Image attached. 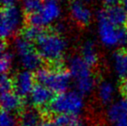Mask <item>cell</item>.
<instances>
[{"label":"cell","instance_id":"15","mask_svg":"<svg viewBox=\"0 0 127 126\" xmlns=\"http://www.w3.org/2000/svg\"><path fill=\"white\" fill-rule=\"evenodd\" d=\"M107 115L109 121L113 124L123 120H127V98H121L112 103L108 109Z\"/></svg>","mask_w":127,"mask_h":126},{"label":"cell","instance_id":"1","mask_svg":"<svg viewBox=\"0 0 127 126\" xmlns=\"http://www.w3.org/2000/svg\"><path fill=\"white\" fill-rule=\"evenodd\" d=\"M34 77L37 84L45 85L58 94L68 91L72 78L69 70H65L61 64L40 68L34 72Z\"/></svg>","mask_w":127,"mask_h":126},{"label":"cell","instance_id":"7","mask_svg":"<svg viewBox=\"0 0 127 126\" xmlns=\"http://www.w3.org/2000/svg\"><path fill=\"white\" fill-rule=\"evenodd\" d=\"M53 92L49 88L36 83L32 93L30 94V99L32 107L40 109L44 113V110H47L53 98Z\"/></svg>","mask_w":127,"mask_h":126},{"label":"cell","instance_id":"10","mask_svg":"<svg viewBox=\"0 0 127 126\" xmlns=\"http://www.w3.org/2000/svg\"><path fill=\"white\" fill-rule=\"evenodd\" d=\"M71 17L78 25L86 26L90 23L92 13L82 0H73L70 5Z\"/></svg>","mask_w":127,"mask_h":126},{"label":"cell","instance_id":"22","mask_svg":"<svg viewBox=\"0 0 127 126\" xmlns=\"http://www.w3.org/2000/svg\"><path fill=\"white\" fill-rule=\"evenodd\" d=\"M13 61V55L8 50H5L2 52L1 55V60H0V70L2 74H6L8 72L12 66Z\"/></svg>","mask_w":127,"mask_h":126},{"label":"cell","instance_id":"26","mask_svg":"<svg viewBox=\"0 0 127 126\" xmlns=\"http://www.w3.org/2000/svg\"><path fill=\"white\" fill-rule=\"evenodd\" d=\"M121 0H103V3L106 6V7H113V6L118 5V3Z\"/></svg>","mask_w":127,"mask_h":126},{"label":"cell","instance_id":"11","mask_svg":"<svg viewBox=\"0 0 127 126\" xmlns=\"http://www.w3.org/2000/svg\"><path fill=\"white\" fill-rule=\"evenodd\" d=\"M44 113L34 107L25 108L20 112L19 125L20 126H39L44 119Z\"/></svg>","mask_w":127,"mask_h":126},{"label":"cell","instance_id":"2","mask_svg":"<svg viewBox=\"0 0 127 126\" xmlns=\"http://www.w3.org/2000/svg\"><path fill=\"white\" fill-rule=\"evenodd\" d=\"M36 50L43 60L49 65L61 64L66 49V42L60 34L55 32H45L35 42Z\"/></svg>","mask_w":127,"mask_h":126},{"label":"cell","instance_id":"25","mask_svg":"<svg viewBox=\"0 0 127 126\" xmlns=\"http://www.w3.org/2000/svg\"><path fill=\"white\" fill-rule=\"evenodd\" d=\"M120 90L124 97L127 98V78L122 79V82L120 84Z\"/></svg>","mask_w":127,"mask_h":126},{"label":"cell","instance_id":"13","mask_svg":"<svg viewBox=\"0 0 127 126\" xmlns=\"http://www.w3.org/2000/svg\"><path fill=\"white\" fill-rule=\"evenodd\" d=\"M23 100L21 95H19L16 92H8L1 95V106L2 110L8 112H21L23 108Z\"/></svg>","mask_w":127,"mask_h":126},{"label":"cell","instance_id":"24","mask_svg":"<svg viewBox=\"0 0 127 126\" xmlns=\"http://www.w3.org/2000/svg\"><path fill=\"white\" fill-rule=\"evenodd\" d=\"M1 126H17L19 122L11 112L2 110L1 112Z\"/></svg>","mask_w":127,"mask_h":126},{"label":"cell","instance_id":"4","mask_svg":"<svg viewBox=\"0 0 127 126\" xmlns=\"http://www.w3.org/2000/svg\"><path fill=\"white\" fill-rule=\"evenodd\" d=\"M22 10L15 5L3 7L1 10L0 32L2 40H7L19 32L22 25Z\"/></svg>","mask_w":127,"mask_h":126},{"label":"cell","instance_id":"29","mask_svg":"<svg viewBox=\"0 0 127 126\" xmlns=\"http://www.w3.org/2000/svg\"><path fill=\"white\" fill-rule=\"evenodd\" d=\"M121 2H122V5H123V7L125 8L127 10V0H121Z\"/></svg>","mask_w":127,"mask_h":126},{"label":"cell","instance_id":"28","mask_svg":"<svg viewBox=\"0 0 127 126\" xmlns=\"http://www.w3.org/2000/svg\"><path fill=\"white\" fill-rule=\"evenodd\" d=\"M114 126H127V120H123L120 121L114 124Z\"/></svg>","mask_w":127,"mask_h":126},{"label":"cell","instance_id":"14","mask_svg":"<svg viewBox=\"0 0 127 126\" xmlns=\"http://www.w3.org/2000/svg\"><path fill=\"white\" fill-rule=\"evenodd\" d=\"M19 58L24 70L32 71V70H37L41 68L43 60L34 46L19 55Z\"/></svg>","mask_w":127,"mask_h":126},{"label":"cell","instance_id":"27","mask_svg":"<svg viewBox=\"0 0 127 126\" xmlns=\"http://www.w3.org/2000/svg\"><path fill=\"white\" fill-rule=\"evenodd\" d=\"M1 1H2L3 7H9V6L14 5L17 0H1Z\"/></svg>","mask_w":127,"mask_h":126},{"label":"cell","instance_id":"21","mask_svg":"<svg viewBox=\"0 0 127 126\" xmlns=\"http://www.w3.org/2000/svg\"><path fill=\"white\" fill-rule=\"evenodd\" d=\"M43 4L44 3L41 0H23V12L26 16L34 14L41 9Z\"/></svg>","mask_w":127,"mask_h":126},{"label":"cell","instance_id":"18","mask_svg":"<svg viewBox=\"0 0 127 126\" xmlns=\"http://www.w3.org/2000/svg\"><path fill=\"white\" fill-rule=\"evenodd\" d=\"M115 94V88L109 82L104 81L98 86V98L102 104L107 105L112 101Z\"/></svg>","mask_w":127,"mask_h":126},{"label":"cell","instance_id":"9","mask_svg":"<svg viewBox=\"0 0 127 126\" xmlns=\"http://www.w3.org/2000/svg\"><path fill=\"white\" fill-rule=\"evenodd\" d=\"M69 71L71 77L75 80V83L94 77L92 73L91 67L85 63L81 56H74L70 60Z\"/></svg>","mask_w":127,"mask_h":126},{"label":"cell","instance_id":"16","mask_svg":"<svg viewBox=\"0 0 127 126\" xmlns=\"http://www.w3.org/2000/svg\"><path fill=\"white\" fill-rule=\"evenodd\" d=\"M114 70L121 79L127 78V51L121 49L113 54Z\"/></svg>","mask_w":127,"mask_h":126},{"label":"cell","instance_id":"6","mask_svg":"<svg viewBox=\"0 0 127 126\" xmlns=\"http://www.w3.org/2000/svg\"><path fill=\"white\" fill-rule=\"evenodd\" d=\"M97 32L99 39L107 47L120 46V32L121 27H117L107 19L104 10L98 11L97 16Z\"/></svg>","mask_w":127,"mask_h":126},{"label":"cell","instance_id":"23","mask_svg":"<svg viewBox=\"0 0 127 126\" xmlns=\"http://www.w3.org/2000/svg\"><path fill=\"white\" fill-rule=\"evenodd\" d=\"M0 88H1V94L12 92L14 89L13 79L9 78L7 74H2L1 80H0Z\"/></svg>","mask_w":127,"mask_h":126},{"label":"cell","instance_id":"12","mask_svg":"<svg viewBox=\"0 0 127 126\" xmlns=\"http://www.w3.org/2000/svg\"><path fill=\"white\" fill-rule=\"evenodd\" d=\"M107 19L117 27L127 26V10L123 6L116 5L103 8Z\"/></svg>","mask_w":127,"mask_h":126},{"label":"cell","instance_id":"8","mask_svg":"<svg viewBox=\"0 0 127 126\" xmlns=\"http://www.w3.org/2000/svg\"><path fill=\"white\" fill-rule=\"evenodd\" d=\"M34 73L27 70L20 71L16 74L15 78L13 79V84H14L15 92L21 95V97H25L32 93V89L34 87Z\"/></svg>","mask_w":127,"mask_h":126},{"label":"cell","instance_id":"17","mask_svg":"<svg viewBox=\"0 0 127 126\" xmlns=\"http://www.w3.org/2000/svg\"><path fill=\"white\" fill-rule=\"evenodd\" d=\"M81 57L85 63L92 67H95L98 61V56L96 52V47L93 41L88 40L83 45L81 49Z\"/></svg>","mask_w":127,"mask_h":126},{"label":"cell","instance_id":"19","mask_svg":"<svg viewBox=\"0 0 127 126\" xmlns=\"http://www.w3.org/2000/svg\"><path fill=\"white\" fill-rule=\"evenodd\" d=\"M44 32L45 31L41 27L26 24V26L21 30V36L30 42H36Z\"/></svg>","mask_w":127,"mask_h":126},{"label":"cell","instance_id":"20","mask_svg":"<svg viewBox=\"0 0 127 126\" xmlns=\"http://www.w3.org/2000/svg\"><path fill=\"white\" fill-rule=\"evenodd\" d=\"M55 123L58 126H77L81 123L77 115L71 114H59L55 115Z\"/></svg>","mask_w":127,"mask_h":126},{"label":"cell","instance_id":"3","mask_svg":"<svg viewBox=\"0 0 127 126\" xmlns=\"http://www.w3.org/2000/svg\"><path fill=\"white\" fill-rule=\"evenodd\" d=\"M84 107L83 96L77 91H66L57 94L50 103L47 111L55 115L71 114L77 115Z\"/></svg>","mask_w":127,"mask_h":126},{"label":"cell","instance_id":"31","mask_svg":"<svg viewBox=\"0 0 127 126\" xmlns=\"http://www.w3.org/2000/svg\"><path fill=\"white\" fill-rule=\"evenodd\" d=\"M77 126H84V125H83V123H79V124H78Z\"/></svg>","mask_w":127,"mask_h":126},{"label":"cell","instance_id":"30","mask_svg":"<svg viewBox=\"0 0 127 126\" xmlns=\"http://www.w3.org/2000/svg\"><path fill=\"white\" fill-rule=\"evenodd\" d=\"M82 1H84V2H89V1H92V0H82Z\"/></svg>","mask_w":127,"mask_h":126},{"label":"cell","instance_id":"5","mask_svg":"<svg viewBox=\"0 0 127 126\" xmlns=\"http://www.w3.org/2000/svg\"><path fill=\"white\" fill-rule=\"evenodd\" d=\"M60 16V7L57 0H46L44 2L41 9L34 14L25 17L26 24L37 27H46L51 24Z\"/></svg>","mask_w":127,"mask_h":126}]
</instances>
